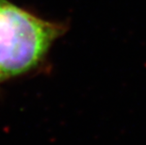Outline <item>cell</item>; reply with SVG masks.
Segmentation results:
<instances>
[{
	"label": "cell",
	"mask_w": 146,
	"mask_h": 145,
	"mask_svg": "<svg viewBox=\"0 0 146 145\" xmlns=\"http://www.w3.org/2000/svg\"><path fill=\"white\" fill-rule=\"evenodd\" d=\"M65 26L0 0V83L35 68Z\"/></svg>",
	"instance_id": "cell-1"
}]
</instances>
